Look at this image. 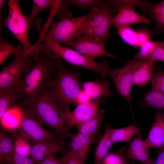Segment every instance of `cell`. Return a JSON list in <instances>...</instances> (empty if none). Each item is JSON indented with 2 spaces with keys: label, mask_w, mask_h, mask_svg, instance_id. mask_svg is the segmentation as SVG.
<instances>
[{
  "label": "cell",
  "mask_w": 164,
  "mask_h": 164,
  "mask_svg": "<svg viewBox=\"0 0 164 164\" xmlns=\"http://www.w3.org/2000/svg\"><path fill=\"white\" fill-rule=\"evenodd\" d=\"M28 116L41 125L54 132L61 140L69 137L71 133L67 127L62 111L49 89L42 90L21 102L19 106Z\"/></svg>",
  "instance_id": "6da1fadb"
},
{
  "label": "cell",
  "mask_w": 164,
  "mask_h": 164,
  "mask_svg": "<svg viewBox=\"0 0 164 164\" xmlns=\"http://www.w3.org/2000/svg\"><path fill=\"white\" fill-rule=\"evenodd\" d=\"M57 70L55 55L39 50L24 73L16 89L17 100L21 102L42 90L49 89Z\"/></svg>",
  "instance_id": "7a4b0ae2"
},
{
  "label": "cell",
  "mask_w": 164,
  "mask_h": 164,
  "mask_svg": "<svg viewBox=\"0 0 164 164\" xmlns=\"http://www.w3.org/2000/svg\"><path fill=\"white\" fill-rule=\"evenodd\" d=\"M54 55L58 70L49 89L60 108L65 112L71 105L75 104L82 90V82L79 80L80 72L67 69L63 65L61 58Z\"/></svg>",
  "instance_id": "3957f363"
},
{
  "label": "cell",
  "mask_w": 164,
  "mask_h": 164,
  "mask_svg": "<svg viewBox=\"0 0 164 164\" xmlns=\"http://www.w3.org/2000/svg\"><path fill=\"white\" fill-rule=\"evenodd\" d=\"M41 41L43 42V43L40 44L39 45V50L52 52L72 65L95 72L103 79L109 75L111 68L108 61L104 60L100 63H96L70 47L54 42L44 36L41 38Z\"/></svg>",
  "instance_id": "277c9868"
},
{
  "label": "cell",
  "mask_w": 164,
  "mask_h": 164,
  "mask_svg": "<svg viewBox=\"0 0 164 164\" xmlns=\"http://www.w3.org/2000/svg\"><path fill=\"white\" fill-rule=\"evenodd\" d=\"M114 9L109 1L104 5L92 9L88 13V18L79 35H84L104 42L108 40L110 38L109 29L114 16L112 14Z\"/></svg>",
  "instance_id": "5b68a950"
},
{
  "label": "cell",
  "mask_w": 164,
  "mask_h": 164,
  "mask_svg": "<svg viewBox=\"0 0 164 164\" xmlns=\"http://www.w3.org/2000/svg\"><path fill=\"white\" fill-rule=\"evenodd\" d=\"M8 15L2 24L1 27H6L21 43L24 50V55L29 56L33 46L30 42L28 30L31 28L27 16L22 13L20 8L19 1L9 0Z\"/></svg>",
  "instance_id": "8992f818"
},
{
  "label": "cell",
  "mask_w": 164,
  "mask_h": 164,
  "mask_svg": "<svg viewBox=\"0 0 164 164\" xmlns=\"http://www.w3.org/2000/svg\"><path fill=\"white\" fill-rule=\"evenodd\" d=\"M88 14L76 18L65 17L51 25L50 30L40 37L44 36L56 43L70 47L74 39L87 20Z\"/></svg>",
  "instance_id": "52a82bcc"
},
{
  "label": "cell",
  "mask_w": 164,
  "mask_h": 164,
  "mask_svg": "<svg viewBox=\"0 0 164 164\" xmlns=\"http://www.w3.org/2000/svg\"><path fill=\"white\" fill-rule=\"evenodd\" d=\"M23 52L15 56L13 60L0 72V94L16 90L27 67L32 59Z\"/></svg>",
  "instance_id": "ba28073f"
},
{
  "label": "cell",
  "mask_w": 164,
  "mask_h": 164,
  "mask_svg": "<svg viewBox=\"0 0 164 164\" xmlns=\"http://www.w3.org/2000/svg\"><path fill=\"white\" fill-rule=\"evenodd\" d=\"M104 99L91 100L77 105L73 111L69 109L64 112L66 125L70 130L73 127L85 122L96 116L98 114L100 106L104 104Z\"/></svg>",
  "instance_id": "9c48e42d"
},
{
  "label": "cell",
  "mask_w": 164,
  "mask_h": 164,
  "mask_svg": "<svg viewBox=\"0 0 164 164\" xmlns=\"http://www.w3.org/2000/svg\"><path fill=\"white\" fill-rule=\"evenodd\" d=\"M110 2L117 11L112 21V25L116 29L129 27L133 24L151 23L150 19L136 12L135 6L133 5L125 2L124 0H111Z\"/></svg>",
  "instance_id": "30bf717a"
},
{
  "label": "cell",
  "mask_w": 164,
  "mask_h": 164,
  "mask_svg": "<svg viewBox=\"0 0 164 164\" xmlns=\"http://www.w3.org/2000/svg\"><path fill=\"white\" fill-rule=\"evenodd\" d=\"M135 62V60H129L121 67L110 69L108 75L114 82L117 93L126 100L132 111L131 90L133 85L132 74Z\"/></svg>",
  "instance_id": "8fae6325"
},
{
  "label": "cell",
  "mask_w": 164,
  "mask_h": 164,
  "mask_svg": "<svg viewBox=\"0 0 164 164\" xmlns=\"http://www.w3.org/2000/svg\"><path fill=\"white\" fill-rule=\"evenodd\" d=\"M19 111L20 118L19 127L18 128L19 132L32 144L49 140L60 139L55 133L45 129L20 108Z\"/></svg>",
  "instance_id": "7c38bea8"
},
{
  "label": "cell",
  "mask_w": 164,
  "mask_h": 164,
  "mask_svg": "<svg viewBox=\"0 0 164 164\" xmlns=\"http://www.w3.org/2000/svg\"><path fill=\"white\" fill-rule=\"evenodd\" d=\"M70 48L93 61L97 57L103 56L119 58L106 50L104 42L84 35L77 36Z\"/></svg>",
  "instance_id": "4fadbf2b"
},
{
  "label": "cell",
  "mask_w": 164,
  "mask_h": 164,
  "mask_svg": "<svg viewBox=\"0 0 164 164\" xmlns=\"http://www.w3.org/2000/svg\"><path fill=\"white\" fill-rule=\"evenodd\" d=\"M66 151L63 140H49L32 144L29 157L36 164H40L48 156Z\"/></svg>",
  "instance_id": "5bb4252c"
},
{
  "label": "cell",
  "mask_w": 164,
  "mask_h": 164,
  "mask_svg": "<svg viewBox=\"0 0 164 164\" xmlns=\"http://www.w3.org/2000/svg\"><path fill=\"white\" fill-rule=\"evenodd\" d=\"M70 141L67 150L73 155L84 164L91 145L95 137L83 134L79 132L71 134Z\"/></svg>",
  "instance_id": "9a60e30c"
},
{
  "label": "cell",
  "mask_w": 164,
  "mask_h": 164,
  "mask_svg": "<svg viewBox=\"0 0 164 164\" xmlns=\"http://www.w3.org/2000/svg\"><path fill=\"white\" fill-rule=\"evenodd\" d=\"M149 149L139 134L135 136L130 142L125 153L129 158L138 161L143 164H154L155 160L150 157Z\"/></svg>",
  "instance_id": "2e32d148"
},
{
  "label": "cell",
  "mask_w": 164,
  "mask_h": 164,
  "mask_svg": "<svg viewBox=\"0 0 164 164\" xmlns=\"http://www.w3.org/2000/svg\"><path fill=\"white\" fill-rule=\"evenodd\" d=\"M111 82L104 80L82 83V89L91 100L101 99L103 97L112 96L110 89Z\"/></svg>",
  "instance_id": "e0dca14e"
},
{
  "label": "cell",
  "mask_w": 164,
  "mask_h": 164,
  "mask_svg": "<svg viewBox=\"0 0 164 164\" xmlns=\"http://www.w3.org/2000/svg\"><path fill=\"white\" fill-rule=\"evenodd\" d=\"M154 62L147 60H135L132 74L133 85L143 87L150 80L153 73Z\"/></svg>",
  "instance_id": "ac0fdd59"
},
{
  "label": "cell",
  "mask_w": 164,
  "mask_h": 164,
  "mask_svg": "<svg viewBox=\"0 0 164 164\" xmlns=\"http://www.w3.org/2000/svg\"><path fill=\"white\" fill-rule=\"evenodd\" d=\"M144 142L146 146L149 149L152 148L160 149L164 146V120L162 118L160 113H156L155 121Z\"/></svg>",
  "instance_id": "d6986e66"
},
{
  "label": "cell",
  "mask_w": 164,
  "mask_h": 164,
  "mask_svg": "<svg viewBox=\"0 0 164 164\" xmlns=\"http://www.w3.org/2000/svg\"><path fill=\"white\" fill-rule=\"evenodd\" d=\"M142 11L154 19L156 35L164 31V1L155 3L146 1Z\"/></svg>",
  "instance_id": "ffe728a7"
},
{
  "label": "cell",
  "mask_w": 164,
  "mask_h": 164,
  "mask_svg": "<svg viewBox=\"0 0 164 164\" xmlns=\"http://www.w3.org/2000/svg\"><path fill=\"white\" fill-rule=\"evenodd\" d=\"M14 141L9 132L1 130L0 132V163L7 164L14 153Z\"/></svg>",
  "instance_id": "44dd1931"
},
{
  "label": "cell",
  "mask_w": 164,
  "mask_h": 164,
  "mask_svg": "<svg viewBox=\"0 0 164 164\" xmlns=\"http://www.w3.org/2000/svg\"><path fill=\"white\" fill-rule=\"evenodd\" d=\"M139 134V129L135 124L119 128L111 127L110 129V138L114 144L118 142H130L134 137Z\"/></svg>",
  "instance_id": "7402d4cb"
},
{
  "label": "cell",
  "mask_w": 164,
  "mask_h": 164,
  "mask_svg": "<svg viewBox=\"0 0 164 164\" xmlns=\"http://www.w3.org/2000/svg\"><path fill=\"white\" fill-rule=\"evenodd\" d=\"M111 127L107 126L104 135L99 141L94 153V164H101L103 159L108 153L109 150L114 144L110 136Z\"/></svg>",
  "instance_id": "603a6c76"
},
{
  "label": "cell",
  "mask_w": 164,
  "mask_h": 164,
  "mask_svg": "<svg viewBox=\"0 0 164 164\" xmlns=\"http://www.w3.org/2000/svg\"><path fill=\"white\" fill-rule=\"evenodd\" d=\"M105 111L100 108L98 114L95 117L77 127L78 132L95 137L104 118Z\"/></svg>",
  "instance_id": "cb8c5ba5"
},
{
  "label": "cell",
  "mask_w": 164,
  "mask_h": 164,
  "mask_svg": "<svg viewBox=\"0 0 164 164\" xmlns=\"http://www.w3.org/2000/svg\"><path fill=\"white\" fill-rule=\"evenodd\" d=\"M10 133L14 140V152L23 156L29 157L32 148L30 141L19 132L12 130Z\"/></svg>",
  "instance_id": "d4e9b609"
},
{
  "label": "cell",
  "mask_w": 164,
  "mask_h": 164,
  "mask_svg": "<svg viewBox=\"0 0 164 164\" xmlns=\"http://www.w3.org/2000/svg\"><path fill=\"white\" fill-rule=\"evenodd\" d=\"M140 104L158 110H164V93L151 89L145 94Z\"/></svg>",
  "instance_id": "484cf974"
},
{
  "label": "cell",
  "mask_w": 164,
  "mask_h": 164,
  "mask_svg": "<svg viewBox=\"0 0 164 164\" xmlns=\"http://www.w3.org/2000/svg\"><path fill=\"white\" fill-rule=\"evenodd\" d=\"M22 45L15 46L9 43L2 35L0 38V65H1L10 56H14L24 51Z\"/></svg>",
  "instance_id": "4316f807"
},
{
  "label": "cell",
  "mask_w": 164,
  "mask_h": 164,
  "mask_svg": "<svg viewBox=\"0 0 164 164\" xmlns=\"http://www.w3.org/2000/svg\"><path fill=\"white\" fill-rule=\"evenodd\" d=\"M117 29L119 36L126 43L135 47L140 46L138 31H135L129 27H122Z\"/></svg>",
  "instance_id": "83f0119b"
},
{
  "label": "cell",
  "mask_w": 164,
  "mask_h": 164,
  "mask_svg": "<svg viewBox=\"0 0 164 164\" xmlns=\"http://www.w3.org/2000/svg\"><path fill=\"white\" fill-rule=\"evenodd\" d=\"M17 100L16 90L0 94V119Z\"/></svg>",
  "instance_id": "f1b7e54d"
},
{
  "label": "cell",
  "mask_w": 164,
  "mask_h": 164,
  "mask_svg": "<svg viewBox=\"0 0 164 164\" xmlns=\"http://www.w3.org/2000/svg\"><path fill=\"white\" fill-rule=\"evenodd\" d=\"M53 2V0H33L32 8L31 13L29 16H27L28 20L31 28L34 25L33 22L37 15L44 9L50 8Z\"/></svg>",
  "instance_id": "f546056e"
},
{
  "label": "cell",
  "mask_w": 164,
  "mask_h": 164,
  "mask_svg": "<svg viewBox=\"0 0 164 164\" xmlns=\"http://www.w3.org/2000/svg\"><path fill=\"white\" fill-rule=\"evenodd\" d=\"M162 41L146 42L141 45L138 53H136L135 58L136 60H144L150 56L156 48L161 44Z\"/></svg>",
  "instance_id": "4dcf8cb0"
},
{
  "label": "cell",
  "mask_w": 164,
  "mask_h": 164,
  "mask_svg": "<svg viewBox=\"0 0 164 164\" xmlns=\"http://www.w3.org/2000/svg\"><path fill=\"white\" fill-rule=\"evenodd\" d=\"M70 6L75 5L80 8L84 9H91L96 7H101L106 4L108 1L102 0H68Z\"/></svg>",
  "instance_id": "1f68e13d"
},
{
  "label": "cell",
  "mask_w": 164,
  "mask_h": 164,
  "mask_svg": "<svg viewBox=\"0 0 164 164\" xmlns=\"http://www.w3.org/2000/svg\"><path fill=\"white\" fill-rule=\"evenodd\" d=\"M150 81L152 90L164 93V72L160 71L153 73Z\"/></svg>",
  "instance_id": "d6a6232c"
},
{
  "label": "cell",
  "mask_w": 164,
  "mask_h": 164,
  "mask_svg": "<svg viewBox=\"0 0 164 164\" xmlns=\"http://www.w3.org/2000/svg\"><path fill=\"white\" fill-rule=\"evenodd\" d=\"M102 162V164H128L121 155L115 153H108Z\"/></svg>",
  "instance_id": "836d02e7"
},
{
  "label": "cell",
  "mask_w": 164,
  "mask_h": 164,
  "mask_svg": "<svg viewBox=\"0 0 164 164\" xmlns=\"http://www.w3.org/2000/svg\"><path fill=\"white\" fill-rule=\"evenodd\" d=\"M144 60L155 62L156 61H164V40L156 48L154 52Z\"/></svg>",
  "instance_id": "e575fe53"
},
{
  "label": "cell",
  "mask_w": 164,
  "mask_h": 164,
  "mask_svg": "<svg viewBox=\"0 0 164 164\" xmlns=\"http://www.w3.org/2000/svg\"><path fill=\"white\" fill-rule=\"evenodd\" d=\"M8 163L10 164H36L29 157L20 155L15 152Z\"/></svg>",
  "instance_id": "d590c367"
},
{
  "label": "cell",
  "mask_w": 164,
  "mask_h": 164,
  "mask_svg": "<svg viewBox=\"0 0 164 164\" xmlns=\"http://www.w3.org/2000/svg\"><path fill=\"white\" fill-rule=\"evenodd\" d=\"M59 159L62 164H84L67 150Z\"/></svg>",
  "instance_id": "8d00e7d4"
},
{
  "label": "cell",
  "mask_w": 164,
  "mask_h": 164,
  "mask_svg": "<svg viewBox=\"0 0 164 164\" xmlns=\"http://www.w3.org/2000/svg\"><path fill=\"white\" fill-rule=\"evenodd\" d=\"M40 164H62L59 158H57L55 154L50 155L46 157Z\"/></svg>",
  "instance_id": "74e56055"
},
{
  "label": "cell",
  "mask_w": 164,
  "mask_h": 164,
  "mask_svg": "<svg viewBox=\"0 0 164 164\" xmlns=\"http://www.w3.org/2000/svg\"><path fill=\"white\" fill-rule=\"evenodd\" d=\"M91 101V100L89 97L82 89L77 97L75 104L77 105L85 103Z\"/></svg>",
  "instance_id": "f35d334b"
},
{
  "label": "cell",
  "mask_w": 164,
  "mask_h": 164,
  "mask_svg": "<svg viewBox=\"0 0 164 164\" xmlns=\"http://www.w3.org/2000/svg\"><path fill=\"white\" fill-rule=\"evenodd\" d=\"M154 164H164V146L159 149Z\"/></svg>",
  "instance_id": "ab89813d"
},
{
  "label": "cell",
  "mask_w": 164,
  "mask_h": 164,
  "mask_svg": "<svg viewBox=\"0 0 164 164\" xmlns=\"http://www.w3.org/2000/svg\"><path fill=\"white\" fill-rule=\"evenodd\" d=\"M6 1L5 0H0V25L2 24L4 19L3 18L2 15V8L5 3Z\"/></svg>",
  "instance_id": "60d3db41"
},
{
  "label": "cell",
  "mask_w": 164,
  "mask_h": 164,
  "mask_svg": "<svg viewBox=\"0 0 164 164\" xmlns=\"http://www.w3.org/2000/svg\"><path fill=\"white\" fill-rule=\"evenodd\" d=\"M160 115L162 118L164 120V112L160 113Z\"/></svg>",
  "instance_id": "b9f144b4"
},
{
  "label": "cell",
  "mask_w": 164,
  "mask_h": 164,
  "mask_svg": "<svg viewBox=\"0 0 164 164\" xmlns=\"http://www.w3.org/2000/svg\"><path fill=\"white\" fill-rule=\"evenodd\" d=\"M1 164H9V163L5 164V163H2Z\"/></svg>",
  "instance_id": "7bdbcfd3"
},
{
  "label": "cell",
  "mask_w": 164,
  "mask_h": 164,
  "mask_svg": "<svg viewBox=\"0 0 164 164\" xmlns=\"http://www.w3.org/2000/svg\"></svg>",
  "instance_id": "ee69618b"
}]
</instances>
